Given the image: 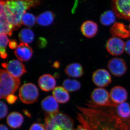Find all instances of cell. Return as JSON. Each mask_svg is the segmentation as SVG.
I'll use <instances>...</instances> for the list:
<instances>
[{"instance_id":"1","label":"cell","mask_w":130,"mask_h":130,"mask_svg":"<svg viewBox=\"0 0 130 130\" xmlns=\"http://www.w3.org/2000/svg\"><path fill=\"white\" fill-rule=\"evenodd\" d=\"M88 107H77L82 113L77 119L88 130H129L130 124L116 115L113 109L105 110L94 104L89 103Z\"/></svg>"},{"instance_id":"2","label":"cell","mask_w":130,"mask_h":130,"mask_svg":"<svg viewBox=\"0 0 130 130\" xmlns=\"http://www.w3.org/2000/svg\"><path fill=\"white\" fill-rule=\"evenodd\" d=\"M40 3V0H5L4 10L14 30L21 27L22 17L26 11L39 6Z\"/></svg>"},{"instance_id":"3","label":"cell","mask_w":130,"mask_h":130,"mask_svg":"<svg viewBox=\"0 0 130 130\" xmlns=\"http://www.w3.org/2000/svg\"><path fill=\"white\" fill-rule=\"evenodd\" d=\"M73 119L59 111L45 115L46 130H73Z\"/></svg>"},{"instance_id":"4","label":"cell","mask_w":130,"mask_h":130,"mask_svg":"<svg viewBox=\"0 0 130 130\" xmlns=\"http://www.w3.org/2000/svg\"><path fill=\"white\" fill-rule=\"evenodd\" d=\"M19 78L12 76L7 71L1 70L0 72V93L1 99L6 98L13 94L20 85Z\"/></svg>"},{"instance_id":"5","label":"cell","mask_w":130,"mask_h":130,"mask_svg":"<svg viewBox=\"0 0 130 130\" xmlns=\"http://www.w3.org/2000/svg\"><path fill=\"white\" fill-rule=\"evenodd\" d=\"M90 97L94 104L99 106L115 107L118 105L112 101L108 91L103 88L95 89L91 94Z\"/></svg>"},{"instance_id":"6","label":"cell","mask_w":130,"mask_h":130,"mask_svg":"<svg viewBox=\"0 0 130 130\" xmlns=\"http://www.w3.org/2000/svg\"><path fill=\"white\" fill-rule=\"evenodd\" d=\"M39 92L37 87L31 83L22 85L19 91V96L21 101L26 104L34 103L37 101Z\"/></svg>"},{"instance_id":"7","label":"cell","mask_w":130,"mask_h":130,"mask_svg":"<svg viewBox=\"0 0 130 130\" xmlns=\"http://www.w3.org/2000/svg\"><path fill=\"white\" fill-rule=\"evenodd\" d=\"M112 5L117 17L130 20V0H112Z\"/></svg>"},{"instance_id":"8","label":"cell","mask_w":130,"mask_h":130,"mask_svg":"<svg viewBox=\"0 0 130 130\" xmlns=\"http://www.w3.org/2000/svg\"><path fill=\"white\" fill-rule=\"evenodd\" d=\"M107 67L115 76L120 77L124 75L128 69L125 61L121 58H112L108 61Z\"/></svg>"},{"instance_id":"9","label":"cell","mask_w":130,"mask_h":130,"mask_svg":"<svg viewBox=\"0 0 130 130\" xmlns=\"http://www.w3.org/2000/svg\"><path fill=\"white\" fill-rule=\"evenodd\" d=\"M108 52L113 56H119L124 53L125 43L121 38L112 37L107 41L106 45Z\"/></svg>"},{"instance_id":"10","label":"cell","mask_w":130,"mask_h":130,"mask_svg":"<svg viewBox=\"0 0 130 130\" xmlns=\"http://www.w3.org/2000/svg\"><path fill=\"white\" fill-rule=\"evenodd\" d=\"M92 80L95 85L102 88L106 87L111 83L112 77L106 69H99L93 72Z\"/></svg>"},{"instance_id":"11","label":"cell","mask_w":130,"mask_h":130,"mask_svg":"<svg viewBox=\"0 0 130 130\" xmlns=\"http://www.w3.org/2000/svg\"><path fill=\"white\" fill-rule=\"evenodd\" d=\"M2 66L6 69L12 76L18 78H19L27 72L24 64L17 60H12L7 63H2Z\"/></svg>"},{"instance_id":"12","label":"cell","mask_w":130,"mask_h":130,"mask_svg":"<svg viewBox=\"0 0 130 130\" xmlns=\"http://www.w3.org/2000/svg\"><path fill=\"white\" fill-rule=\"evenodd\" d=\"M5 0H1L0 3V26L1 34H4L11 37L14 30V27L8 19L4 10V3Z\"/></svg>"},{"instance_id":"13","label":"cell","mask_w":130,"mask_h":130,"mask_svg":"<svg viewBox=\"0 0 130 130\" xmlns=\"http://www.w3.org/2000/svg\"><path fill=\"white\" fill-rule=\"evenodd\" d=\"M109 95L112 101L117 105L125 102L128 98L126 89L120 86H116L112 88Z\"/></svg>"},{"instance_id":"14","label":"cell","mask_w":130,"mask_h":130,"mask_svg":"<svg viewBox=\"0 0 130 130\" xmlns=\"http://www.w3.org/2000/svg\"><path fill=\"white\" fill-rule=\"evenodd\" d=\"M33 51L28 43H20L14 51V54L19 60L27 61L32 57Z\"/></svg>"},{"instance_id":"15","label":"cell","mask_w":130,"mask_h":130,"mask_svg":"<svg viewBox=\"0 0 130 130\" xmlns=\"http://www.w3.org/2000/svg\"><path fill=\"white\" fill-rule=\"evenodd\" d=\"M110 33L113 37L126 39L130 37V30L123 23L116 22L110 29Z\"/></svg>"},{"instance_id":"16","label":"cell","mask_w":130,"mask_h":130,"mask_svg":"<svg viewBox=\"0 0 130 130\" xmlns=\"http://www.w3.org/2000/svg\"><path fill=\"white\" fill-rule=\"evenodd\" d=\"M81 30L85 37L91 38L94 37L98 31L97 23L91 20L84 22L81 26Z\"/></svg>"},{"instance_id":"17","label":"cell","mask_w":130,"mask_h":130,"mask_svg":"<svg viewBox=\"0 0 130 130\" xmlns=\"http://www.w3.org/2000/svg\"><path fill=\"white\" fill-rule=\"evenodd\" d=\"M38 83L40 88L45 91L53 90L56 85L55 78L50 74H44L40 76Z\"/></svg>"},{"instance_id":"18","label":"cell","mask_w":130,"mask_h":130,"mask_svg":"<svg viewBox=\"0 0 130 130\" xmlns=\"http://www.w3.org/2000/svg\"><path fill=\"white\" fill-rule=\"evenodd\" d=\"M41 106L46 113L53 114L59 111L58 102L53 96H49L45 98L42 101Z\"/></svg>"},{"instance_id":"19","label":"cell","mask_w":130,"mask_h":130,"mask_svg":"<svg viewBox=\"0 0 130 130\" xmlns=\"http://www.w3.org/2000/svg\"><path fill=\"white\" fill-rule=\"evenodd\" d=\"M115 113L120 118L130 124V106L129 103L124 102L115 107Z\"/></svg>"},{"instance_id":"20","label":"cell","mask_w":130,"mask_h":130,"mask_svg":"<svg viewBox=\"0 0 130 130\" xmlns=\"http://www.w3.org/2000/svg\"><path fill=\"white\" fill-rule=\"evenodd\" d=\"M64 71L68 76L71 77H80L84 74L83 68L79 63H72L68 65Z\"/></svg>"},{"instance_id":"21","label":"cell","mask_w":130,"mask_h":130,"mask_svg":"<svg viewBox=\"0 0 130 130\" xmlns=\"http://www.w3.org/2000/svg\"><path fill=\"white\" fill-rule=\"evenodd\" d=\"M24 121V117L18 112H12L8 116L7 122L8 125L13 129L20 128Z\"/></svg>"},{"instance_id":"22","label":"cell","mask_w":130,"mask_h":130,"mask_svg":"<svg viewBox=\"0 0 130 130\" xmlns=\"http://www.w3.org/2000/svg\"><path fill=\"white\" fill-rule=\"evenodd\" d=\"M53 94L55 100L59 103H66L70 99V95L68 91L61 86H58L54 89Z\"/></svg>"},{"instance_id":"23","label":"cell","mask_w":130,"mask_h":130,"mask_svg":"<svg viewBox=\"0 0 130 130\" xmlns=\"http://www.w3.org/2000/svg\"><path fill=\"white\" fill-rule=\"evenodd\" d=\"M55 14L53 12L47 11L42 13L36 18L37 23L42 26H48L53 22Z\"/></svg>"},{"instance_id":"24","label":"cell","mask_w":130,"mask_h":130,"mask_svg":"<svg viewBox=\"0 0 130 130\" xmlns=\"http://www.w3.org/2000/svg\"><path fill=\"white\" fill-rule=\"evenodd\" d=\"M115 14L113 11L111 10L104 12L100 17L101 24L105 26H109L114 24L116 20Z\"/></svg>"},{"instance_id":"25","label":"cell","mask_w":130,"mask_h":130,"mask_svg":"<svg viewBox=\"0 0 130 130\" xmlns=\"http://www.w3.org/2000/svg\"><path fill=\"white\" fill-rule=\"evenodd\" d=\"M35 38V34L30 29L25 28L21 30L19 34V38L20 41L26 43H30Z\"/></svg>"},{"instance_id":"26","label":"cell","mask_w":130,"mask_h":130,"mask_svg":"<svg viewBox=\"0 0 130 130\" xmlns=\"http://www.w3.org/2000/svg\"><path fill=\"white\" fill-rule=\"evenodd\" d=\"M63 85L67 90L71 92L79 90L81 87L79 82L75 79H66L63 82Z\"/></svg>"},{"instance_id":"27","label":"cell","mask_w":130,"mask_h":130,"mask_svg":"<svg viewBox=\"0 0 130 130\" xmlns=\"http://www.w3.org/2000/svg\"><path fill=\"white\" fill-rule=\"evenodd\" d=\"M22 23L29 27L34 26L37 22L36 18L33 14L30 13H25L22 17Z\"/></svg>"},{"instance_id":"28","label":"cell","mask_w":130,"mask_h":130,"mask_svg":"<svg viewBox=\"0 0 130 130\" xmlns=\"http://www.w3.org/2000/svg\"><path fill=\"white\" fill-rule=\"evenodd\" d=\"M9 40L6 35L4 34H1L0 36V48H6Z\"/></svg>"},{"instance_id":"29","label":"cell","mask_w":130,"mask_h":130,"mask_svg":"<svg viewBox=\"0 0 130 130\" xmlns=\"http://www.w3.org/2000/svg\"><path fill=\"white\" fill-rule=\"evenodd\" d=\"M0 118L2 119L6 116L8 113L7 106L2 101L0 103Z\"/></svg>"},{"instance_id":"30","label":"cell","mask_w":130,"mask_h":130,"mask_svg":"<svg viewBox=\"0 0 130 130\" xmlns=\"http://www.w3.org/2000/svg\"><path fill=\"white\" fill-rule=\"evenodd\" d=\"M29 130H46L45 127L39 123H35L31 126Z\"/></svg>"},{"instance_id":"31","label":"cell","mask_w":130,"mask_h":130,"mask_svg":"<svg viewBox=\"0 0 130 130\" xmlns=\"http://www.w3.org/2000/svg\"><path fill=\"white\" fill-rule=\"evenodd\" d=\"M18 98L13 94H11L8 95L6 98L7 101L9 104H13L16 102L18 100Z\"/></svg>"},{"instance_id":"32","label":"cell","mask_w":130,"mask_h":130,"mask_svg":"<svg viewBox=\"0 0 130 130\" xmlns=\"http://www.w3.org/2000/svg\"><path fill=\"white\" fill-rule=\"evenodd\" d=\"M47 44L46 40L43 38H40L38 40L37 44L40 48H43L46 47Z\"/></svg>"},{"instance_id":"33","label":"cell","mask_w":130,"mask_h":130,"mask_svg":"<svg viewBox=\"0 0 130 130\" xmlns=\"http://www.w3.org/2000/svg\"><path fill=\"white\" fill-rule=\"evenodd\" d=\"M9 46L11 49H15L18 47V43L17 41L15 40H11L9 41Z\"/></svg>"},{"instance_id":"34","label":"cell","mask_w":130,"mask_h":130,"mask_svg":"<svg viewBox=\"0 0 130 130\" xmlns=\"http://www.w3.org/2000/svg\"><path fill=\"white\" fill-rule=\"evenodd\" d=\"M0 53L2 59H5L7 58L8 55L6 53V48H0Z\"/></svg>"},{"instance_id":"35","label":"cell","mask_w":130,"mask_h":130,"mask_svg":"<svg viewBox=\"0 0 130 130\" xmlns=\"http://www.w3.org/2000/svg\"><path fill=\"white\" fill-rule=\"evenodd\" d=\"M125 50L126 53L130 56V39L126 42Z\"/></svg>"},{"instance_id":"36","label":"cell","mask_w":130,"mask_h":130,"mask_svg":"<svg viewBox=\"0 0 130 130\" xmlns=\"http://www.w3.org/2000/svg\"><path fill=\"white\" fill-rule=\"evenodd\" d=\"M73 130H88L83 125H78L76 129Z\"/></svg>"},{"instance_id":"37","label":"cell","mask_w":130,"mask_h":130,"mask_svg":"<svg viewBox=\"0 0 130 130\" xmlns=\"http://www.w3.org/2000/svg\"><path fill=\"white\" fill-rule=\"evenodd\" d=\"M59 66L60 63L58 61H55L53 65V67L56 68H59Z\"/></svg>"},{"instance_id":"38","label":"cell","mask_w":130,"mask_h":130,"mask_svg":"<svg viewBox=\"0 0 130 130\" xmlns=\"http://www.w3.org/2000/svg\"><path fill=\"white\" fill-rule=\"evenodd\" d=\"M0 130H8V129L6 126L4 125L1 124L0 126Z\"/></svg>"},{"instance_id":"39","label":"cell","mask_w":130,"mask_h":130,"mask_svg":"<svg viewBox=\"0 0 130 130\" xmlns=\"http://www.w3.org/2000/svg\"><path fill=\"white\" fill-rule=\"evenodd\" d=\"M129 29H130V24L129 25Z\"/></svg>"},{"instance_id":"40","label":"cell","mask_w":130,"mask_h":130,"mask_svg":"<svg viewBox=\"0 0 130 130\" xmlns=\"http://www.w3.org/2000/svg\"><path fill=\"white\" fill-rule=\"evenodd\" d=\"M129 130H130V128Z\"/></svg>"}]
</instances>
